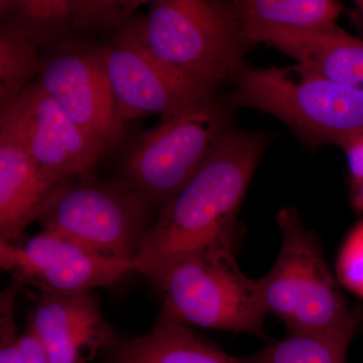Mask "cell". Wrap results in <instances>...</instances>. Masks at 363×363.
<instances>
[{
	"label": "cell",
	"mask_w": 363,
	"mask_h": 363,
	"mask_svg": "<svg viewBox=\"0 0 363 363\" xmlns=\"http://www.w3.org/2000/svg\"><path fill=\"white\" fill-rule=\"evenodd\" d=\"M227 133L223 116L209 99L161 121L131 145L123 164L124 182L152 206H164Z\"/></svg>",
	"instance_id": "obj_6"
},
{
	"label": "cell",
	"mask_w": 363,
	"mask_h": 363,
	"mask_svg": "<svg viewBox=\"0 0 363 363\" xmlns=\"http://www.w3.org/2000/svg\"><path fill=\"white\" fill-rule=\"evenodd\" d=\"M21 285L13 281L0 295V363H23L21 334L14 319V304Z\"/></svg>",
	"instance_id": "obj_21"
},
{
	"label": "cell",
	"mask_w": 363,
	"mask_h": 363,
	"mask_svg": "<svg viewBox=\"0 0 363 363\" xmlns=\"http://www.w3.org/2000/svg\"><path fill=\"white\" fill-rule=\"evenodd\" d=\"M229 6L247 44L335 30L342 11L334 0H235Z\"/></svg>",
	"instance_id": "obj_14"
},
{
	"label": "cell",
	"mask_w": 363,
	"mask_h": 363,
	"mask_svg": "<svg viewBox=\"0 0 363 363\" xmlns=\"http://www.w3.org/2000/svg\"><path fill=\"white\" fill-rule=\"evenodd\" d=\"M108 363H241L187 325L159 321L149 333L111 348Z\"/></svg>",
	"instance_id": "obj_16"
},
{
	"label": "cell",
	"mask_w": 363,
	"mask_h": 363,
	"mask_svg": "<svg viewBox=\"0 0 363 363\" xmlns=\"http://www.w3.org/2000/svg\"><path fill=\"white\" fill-rule=\"evenodd\" d=\"M28 322L50 363H87L114 345L111 326L91 292L40 293Z\"/></svg>",
	"instance_id": "obj_12"
},
{
	"label": "cell",
	"mask_w": 363,
	"mask_h": 363,
	"mask_svg": "<svg viewBox=\"0 0 363 363\" xmlns=\"http://www.w3.org/2000/svg\"><path fill=\"white\" fill-rule=\"evenodd\" d=\"M262 133H228L209 159L162 208L135 257L156 284L177 262L207 248L234 245L236 218L266 150Z\"/></svg>",
	"instance_id": "obj_1"
},
{
	"label": "cell",
	"mask_w": 363,
	"mask_h": 363,
	"mask_svg": "<svg viewBox=\"0 0 363 363\" xmlns=\"http://www.w3.org/2000/svg\"><path fill=\"white\" fill-rule=\"evenodd\" d=\"M44 60L39 47L21 33L0 28V112L9 109L40 73Z\"/></svg>",
	"instance_id": "obj_18"
},
{
	"label": "cell",
	"mask_w": 363,
	"mask_h": 363,
	"mask_svg": "<svg viewBox=\"0 0 363 363\" xmlns=\"http://www.w3.org/2000/svg\"><path fill=\"white\" fill-rule=\"evenodd\" d=\"M162 298L160 321L264 337L267 314L257 279L241 271L234 245L184 257L155 284Z\"/></svg>",
	"instance_id": "obj_4"
},
{
	"label": "cell",
	"mask_w": 363,
	"mask_h": 363,
	"mask_svg": "<svg viewBox=\"0 0 363 363\" xmlns=\"http://www.w3.org/2000/svg\"><path fill=\"white\" fill-rule=\"evenodd\" d=\"M339 281L351 292L363 298V221L348 234L337 260Z\"/></svg>",
	"instance_id": "obj_22"
},
{
	"label": "cell",
	"mask_w": 363,
	"mask_h": 363,
	"mask_svg": "<svg viewBox=\"0 0 363 363\" xmlns=\"http://www.w3.org/2000/svg\"><path fill=\"white\" fill-rule=\"evenodd\" d=\"M0 16L39 48L62 44L74 30L72 0H1Z\"/></svg>",
	"instance_id": "obj_17"
},
{
	"label": "cell",
	"mask_w": 363,
	"mask_h": 363,
	"mask_svg": "<svg viewBox=\"0 0 363 363\" xmlns=\"http://www.w3.org/2000/svg\"><path fill=\"white\" fill-rule=\"evenodd\" d=\"M0 267L40 293L91 292L136 272L135 259H107L45 230L16 242L0 240Z\"/></svg>",
	"instance_id": "obj_9"
},
{
	"label": "cell",
	"mask_w": 363,
	"mask_h": 363,
	"mask_svg": "<svg viewBox=\"0 0 363 363\" xmlns=\"http://www.w3.org/2000/svg\"><path fill=\"white\" fill-rule=\"evenodd\" d=\"M354 4L357 6L358 11H359L360 16H362L363 21V0H357Z\"/></svg>",
	"instance_id": "obj_26"
},
{
	"label": "cell",
	"mask_w": 363,
	"mask_h": 363,
	"mask_svg": "<svg viewBox=\"0 0 363 363\" xmlns=\"http://www.w3.org/2000/svg\"><path fill=\"white\" fill-rule=\"evenodd\" d=\"M107 45L71 39L44 60L39 83L81 130L107 152L123 135L106 70Z\"/></svg>",
	"instance_id": "obj_8"
},
{
	"label": "cell",
	"mask_w": 363,
	"mask_h": 363,
	"mask_svg": "<svg viewBox=\"0 0 363 363\" xmlns=\"http://www.w3.org/2000/svg\"><path fill=\"white\" fill-rule=\"evenodd\" d=\"M23 363H50L32 325L26 322L21 334Z\"/></svg>",
	"instance_id": "obj_24"
},
{
	"label": "cell",
	"mask_w": 363,
	"mask_h": 363,
	"mask_svg": "<svg viewBox=\"0 0 363 363\" xmlns=\"http://www.w3.org/2000/svg\"><path fill=\"white\" fill-rule=\"evenodd\" d=\"M277 221L283 235L279 255L257 279L267 313L281 320L289 333L352 340L362 317L348 308L317 236L296 208H283Z\"/></svg>",
	"instance_id": "obj_3"
},
{
	"label": "cell",
	"mask_w": 363,
	"mask_h": 363,
	"mask_svg": "<svg viewBox=\"0 0 363 363\" xmlns=\"http://www.w3.org/2000/svg\"><path fill=\"white\" fill-rule=\"evenodd\" d=\"M152 205L125 182L74 183L48 207L43 230L107 259H135L149 229Z\"/></svg>",
	"instance_id": "obj_7"
},
{
	"label": "cell",
	"mask_w": 363,
	"mask_h": 363,
	"mask_svg": "<svg viewBox=\"0 0 363 363\" xmlns=\"http://www.w3.org/2000/svg\"><path fill=\"white\" fill-rule=\"evenodd\" d=\"M75 179L48 173L18 140L0 130V240L16 242Z\"/></svg>",
	"instance_id": "obj_13"
},
{
	"label": "cell",
	"mask_w": 363,
	"mask_h": 363,
	"mask_svg": "<svg viewBox=\"0 0 363 363\" xmlns=\"http://www.w3.org/2000/svg\"><path fill=\"white\" fill-rule=\"evenodd\" d=\"M106 70L123 125L152 113L166 121L209 99L210 93L186 84L157 65L124 28L107 45Z\"/></svg>",
	"instance_id": "obj_11"
},
{
	"label": "cell",
	"mask_w": 363,
	"mask_h": 363,
	"mask_svg": "<svg viewBox=\"0 0 363 363\" xmlns=\"http://www.w3.org/2000/svg\"><path fill=\"white\" fill-rule=\"evenodd\" d=\"M338 145L346 159L351 175V184L363 183V130L339 140Z\"/></svg>",
	"instance_id": "obj_23"
},
{
	"label": "cell",
	"mask_w": 363,
	"mask_h": 363,
	"mask_svg": "<svg viewBox=\"0 0 363 363\" xmlns=\"http://www.w3.org/2000/svg\"><path fill=\"white\" fill-rule=\"evenodd\" d=\"M351 200L355 208L363 211V183L351 184Z\"/></svg>",
	"instance_id": "obj_25"
},
{
	"label": "cell",
	"mask_w": 363,
	"mask_h": 363,
	"mask_svg": "<svg viewBox=\"0 0 363 363\" xmlns=\"http://www.w3.org/2000/svg\"><path fill=\"white\" fill-rule=\"evenodd\" d=\"M351 339L289 333L259 352L240 358L241 363H345Z\"/></svg>",
	"instance_id": "obj_19"
},
{
	"label": "cell",
	"mask_w": 363,
	"mask_h": 363,
	"mask_svg": "<svg viewBox=\"0 0 363 363\" xmlns=\"http://www.w3.org/2000/svg\"><path fill=\"white\" fill-rule=\"evenodd\" d=\"M74 30H94L104 28L121 30L131 21L138 7L147 1L116 0H72Z\"/></svg>",
	"instance_id": "obj_20"
},
{
	"label": "cell",
	"mask_w": 363,
	"mask_h": 363,
	"mask_svg": "<svg viewBox=\"0 0 363 363\" xmlns=\"http://www.w3.org/2000/svg\"><path fill=\"white\" fill-rule=\"evenodd\" d=\"M233 101L277 117L306 143L336 145L363 130V92L293 67L243 68Z\"/></svg>",
	"instance_id": "obj_5"
},
{
	"label": "cell",
	"mask_w": 363,
	"mask_h": 363,
	"mask_svg": "<svg viewBox=\"0 0 363 363\" xmlns=\"http://www.w3.org/2000/svg\"><path fill=\"white\" fill-rule=\"evenodd\" d=\"M33 161L52 175L90 181L105 150L76 125L35 82L0 118Z\"/></svg>",
	"instance_id": "obj_10"
},
{
	"label": "cell",
	"mask_w": 363,
	"mask_h": 363,
	"mask_svg": "<svg viewBox=\"0 0 363 363\" xmlns=\"http://www.w3.org/2000/svg\"><path fill=\"white\" fill-rule=\"evenodd\" d=\"M266 44L292 57L301 70L363 92V40L342 28L277 35Z\"/></svg>",
	"instance_id": "obj_15"
},
{
	"label": "cell",
	"mask_w": 363,
	"mask_h": 363,
	"mask_svg": "<svg viewBox=\"0 0 363 363\" xmlns=\"http://www.w3.org/2000/svg\"><path fill=\"white\" fill-rule=\"evenodd\" d=\"M124 28L164 71L207 93L245 68L247 43L229 2L156 0Z\"/></svg>",
	"instance_id": "obj_2"
}]
</instances>
